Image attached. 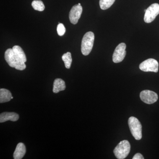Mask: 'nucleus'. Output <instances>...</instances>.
Returning a JSON list of instances; mask_svg holds the SVG:
<instances>
[{
    "label": "nucleus",
    "mask_w": 159,
    "mask_h": 159,
    "mask_svg": "<svg viewBox=\"0 0 159 159\" xmlns=\"http://www.w3.org/2000/svg\"><path fill=\"white\" fill-rule=\"evenodd\" d=\"M144 157L141 153H137L133 157V159H144Z\"/></svg>",
    "instance_id": "obj_18"
},
{
    "label": "nucleus",
    "mask_w": 159,
    "mask_h": 159,
    "mask_svg": "<svg viewBox=\"0 0 159 159\" xmlns=\"http://www.w3.org/2000/svg\"><path fill=\"white\" fill-rule=\"evenodd\" d=\"M26 149L25 146L23 143H19L18 144L16 148L14 153H13V158L14 159H21L25 154Z\"/></svg>",
    "instance_id": "obj_11"
},
{
    "label": "nucleus",
    "mask_w": 159,
    "mask_h": 159,
    "mask_svg": "<svg viewBox=\"0 0 159 159\" xmlns=\"http://www.w3.org/2000/svg\"><path fill=\"white\" fill-rule=\"evenodd\" d=\"M57 34L60 36H62L66 33V29L63 24L59 23L57 26Z\"/></svg>",
    "instance_id": "obj_17"
},
{
    "label": "nucleus",
    "mask_w": 159,
    "mask_h": 159,
    "mask_svg": "<svg viewBox=\"0 0 159 159\" xmlns=\"http://www.w3.org/2000/svg\"><path fill=\"white\" fill-rule=\"evenodd\" d=\"M95 35L91 31L87 32L83 36L81 45V51L84 55L87 56L90 53L93 46Z\"/></svg>",
    "instance_id": "obj_2"
},
{
    "label": "nucleus",
    "mask_w": 159,
    "mask_h": 159,
    "mask_svg": "<svg viewBox=\"0 0 159 159\" xmlns=\"http://www.w3.org/2000/svg\"><path fill=\"white\" fill-rule=\"evenodd\" d=\"M13 97L11 92L8 90L5 89H0V102L4 103L10 101Z\"/></svg>",
    "instance_id": "obj_13"
},
{
    "label": "nucleus",
    "mask_w": 159,
    "mask_h": 159,
    "mask_svg": "<svg viewBox=\"0 0 159 159\" xmlns=\"http://www.w3.org/2000/svg\"><path fill=\"white\" fill-rule=\"evenodd\" d=\"M19 119L18 114L15 112H3L0 115V122H6L7 121L13 122L17 121Z\"/></svg>",
    "instance_id": "obj_10"
},
{
    "label": "nucleus",
    "mask_w": 159,
    "mask_h": 159,
    "mask_svg": "<svg viewBox=\"0 0 159 159\" xmlns=\"http://www.w3.org/2000/svg\"><path fill=\"white\" fill-rule=\"evenodd\" d=\"M62 59L64 62L66 68L70 69L72 62L71 53L70 52H68L64 54L62 56Z\"/></svg>",
    "instance_id": "obj_14"
},
{
    "label": "nucleus",
    "mask_w": 159,
    "mask_h": 159,
    "mask_svg": "<svg viewBox=\"0 0 159 159\" xmlns=\"http://www.w3.org/2000/svg\"><path fill=\"white\" fill-rule=\"evenodd\" d=\"M140 97L143 102L148 104H152L156 102L158 99V97L156 93L148 90L142 91L140 93Z\"/></svg>",
    "instance_id": "obj_8"
},
{
    "label": "nucleus",
    "mask_w": 159,
    "mask_h": 159,
    "mask_svg": "<svg viewBox=\"0 0 159 159\" xmlns=\"http://www.w3.org/2000/svg\"><path fill=\"white\" fill-rule=\"evenodd\" d=\"M139 68L144 72L157 73L158 71L159 63L156 60L149 58L140 64Z\"/></svg>",
    "instance_id": "obj_5"
},
{
    "label": "nucleus",
    "mask_w": 159,
    "mask_h": 159,
    "mask_svg": "<svg viewBox=\"0 0 159 159\" xmlns=\"http://www.w3.org/2000/svg\"><path fill=\"white\" fill-rule=\"evenodd\" d=\"M78 5H79V6H81V5H80V3H78Z\"/></svg>",
    "instance_id": "obj_19"
},
{
    "label": "nucleus",
    "mask_w": 159,
    "mask_h": 159,
    "mask_svg": "<svg viewBox=\"0 0 159 159\" xmlns=\"http://www.w3.org/2000/svg\"><path fill=\"white\" fill-rule=\"evenodd\" d=\"M126 45L124 43H121L115 49L113 55V61L117 63L121 62L125 58L126 55Z\"/></svg>",
    "instance_id": "obj_7"
},
{
    "label": "nucleus",
    "mask_w": 159,
    "mask_h": 159,
    "mask_svg": "<svg viewBox=\"0 0 159 159\" xmlns=\"http://www.w3.org/2000/svg\"><path fill=\"white\" fill-rule=\"evenodd\" d=\"M115 1L116 0H100L99 6L100 8L102 10H106L112 6Z\"/></svg>",
    "instance_id": "obj_16"
},
{
    "label": "nucleus",
    "mask_w": 159,
    "mask_h": 159,
    "mask_svg": "<svg viewBox=\"0 0 159 159\" xmlns=\"http://www.w3.org/2000/svg\"><path fill=\"white\" fill-rule=\"evenodd\" d=\"M128 125L133 136L137 140L142 138V125L139 119L134 117L129 119Z\"/></svg>",
    "instance_id": "obj_4"
},
{
    "label": "nucleus",
    "mask_w": 159,
    "mask_h": 159,
    "mask_svg": "<svg viewBox=\"0 0 159 159\" xmlns=\"http://www.w3.org/2000/svg\"><path fill=\"white\" fill-rule=\"evenodd\" d=\"M82 6H79L78 4L75 5L72 7L69 14V19L72 24L76 25L78 23L82 14Z\"/></svg>",
    "instance_id": "obj_9"
},
{
    "label": "nucleus",
    "mask_w": 159,
    "mask_h": 159,
    "mask_svg": "<svg viewBox=\"0 0 159 159\" xmlns=\"http://www.w3.org/2000/svg\"><path fill=\"white\" fill-rule=\"evenodd\" d=\"M159 14V5L157 3H154L146 9L144 16V21L145 23H150L155 19L157 16Z\"/></svg>",
    "instance_id": "obj_6"
},
{
    "label": "nucleus",
    "mask_w": 159,
    "mask_h": 159,
    "mask_svg": "<svg viewBox=\"0 0 159 159\" xmlns=\"http://www.w3.org/2000/svg\"><path fill=\"white\" fill-rule=\"evenodd\" d=\"M5 60L10 67L15 68L16 70H23L26 68L25 63L27 61L16 54L12 49H7L5 52Z\"/></svg>",
    "instance_id": "obj_1"
},
{
    "label": "nucleus",
    "mask_w": 159,
    "mask_h": 159,
    "mask_svg": "<svg viewBox=\"0 0 159 159\" xmlns=\"http://www.w3.org/2000/svg\"><path fill=\"white\" fill-rule=\"evenodd\" d=\"M66 88L65 82L63 80L57 78L54 80L53 89L54 93H57L60 91L65 90Z\"/></svg>",
    "instance_id": "obj_12"
},
{
    "label": "nucleus",
    "mask_w": 159,
    "mask_h": 159,
    "mask_svg": "<svg viewBox=\"0 0 159 159\" xmlns=\"http://www.w3.org/2000/svg\"><path fill=\"white\" fill-rule=\"evenodd\" d=\"M130 151V145L127 140L121 141L114 150L115 156L118 159L125 158Z\"/></svg>",
    "instance_id": "obj_3"
},
{
    "label": "nucleus",
    "mask_w": 159,
    "mask_h": 159,
    "mask_svg": "<svg viewBox=\"0 0 159 159\" xmlns=\"http://www.w3.org/2000/svg\"><path fill=\"white\" fill-rule=\"evenodd\" d=\"M31 6L34 10L42 11L45 9V6L42 1L34 0L31 3Z\"/></svg>",
    "instance_id": "obj_15"
}]
</instances>
